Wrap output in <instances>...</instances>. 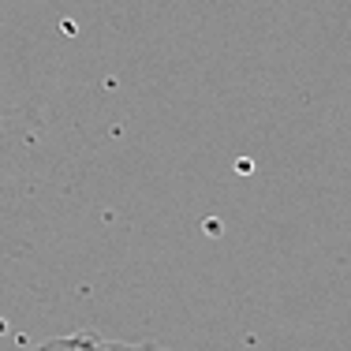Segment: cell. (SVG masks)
Wrapping results in <instances>:
<instances>
[{"instance_id":"cell-1","label":"cell","mask_w":351,"mask_h":351,"mask_svg":"<svg viewBox=\"0 0 351 351\" xmlns=\"http://www.w3.org/2000/svg\"><path fill=\"white\" fill-rule=\"evenodd\" d=\"M30 351H165L157 344H128V340H105L97 332H71V337H56Z\"/></svg>"}]
</instances>
